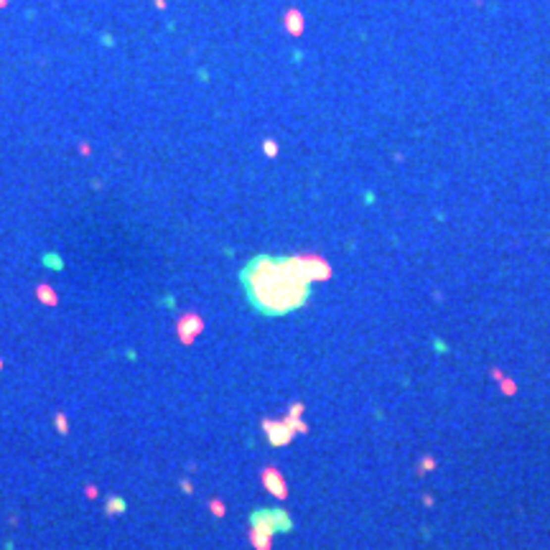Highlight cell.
Instances as JSON below:
<instances>
[{"instance_id":"30bf717a","label":"cell","mask_w":550,"mask_h":550,"mask_svg":"<svg viewBox=\"0 0 550 550\" xmlns=\"http://www.w3.org/2000/svg\"><path fill=\"white\" fill-rule=\"evenodd\" d=\"M54 428L59 431V436H69V418H66L64 410L54 413Z\"/></svg>"},{"instance_id":"d6986e66","label":"cell","mask_w":550,"mask_h":550,"mask_svg":"<svg viewBox=\"0 0 550 550\" xmlns=\"http://www.w3.org/2000/svg\"><path fill=\"white\" fill-rule=\"evenodd\" d=\"M0 372H3V357H0Z\"/></svg>"},{"instance_id":"52a82bcc","label":"cell","mask_w":550,"mask_h":550,"mask_svg":"<svg viewBox=\"0 0 550 550\" xmlns=\"http://www.w3.org/2000/svg\"><path fill=\"white\" fill-rule=\"evenodd\" d=\"M273 535L275 532L268 527V525H262V522H252L250 525V545L255 548V550H270L273 548Z\"/></svg>"},{"instance_id":"7a4b0ae2","label":"cell","mask_w":550,"mask_h":550,"mask_svg":"<svg viewBox=\"0 0 550 550\" xmlns=\"http://www.w3.org/2000/svg\"><path fill=\"white\" fill-rule=\"evenodd\" d=\"M288 262L293 265V270L303 278L306 283H324L331 278V265L316 252H298V255H288Z\"/></svg>"},{"instance_id":"9a60e30c","label":"cell","mask_w":550,"mask_h":550,"mask_svg":"<svg viewBox=\"0 0 550 550\" xmlns=\"http://www.w3.org/2000/svg\"><path fill=\"white\" fill-rule=\"evenodd\" d=\"M84 497H87V500H97V497H100V489H97L95 484H87V487H84Z\"/></svg>"},{"instance_id":"277c9868","label":"cell","mask_w":550,"mask_h":550,"mask_svg":"<svg viewBox=\"0 0 550 550\" xmlns=\"http://www.w3.org/2000/svg\"><path fill=\"white\" fill-rule=\"evenodd\" d=\"M260 425H262V433H265V438H268V443L275 446V449L288 446V443L296 438V431L291 428V423H288L286 415H283V418H262Z\"/></svg>"},{"instance_id":"8992f818","label":"cell","mask_w":550,"mask_h":550,"mask_svg":"<svg viewBox=\"0 0 550 550\" xmlns=\"http://www.w3.org/2000/svg\"><path fill=\"white\" fill-rule=\"evenodd\" d=\"M252 522L268 525L273 532H288L293 527L291 514L283 512V509H257V512H252Z\"/></svg>"},{"instance_id":"ac0fdd59","label":"cell","mask_w":550,"mask_h":550,"mask_svg":"<svg viewBox=\"0 0 550 550\" xmlns=\"http://www.w3.org/2000/svg\"><path fill=\"white\" fill-rule=\"evenodd\" d=\"M492 377H494V380H502L504 372H502V369H492Z\"/></svg>"},{"instance_id":"2e32d148","label":"cell","mask_w":550,"mask_h":550,"mask_svg":"<svg viewBox=\"0 0 550 550\" xmlns=\"http://www.w3.org/2000/svg\"><path fill=\"white\" fill-rule=\"evenodd\" d=\"M262 150L268 153V155H275V153H278V146L273 143V140H265V143H262Z\"/></svg>"},{"instance_id":"5bb4252c","label":"cell","mask_w":550,"mask_h":550,"mask_svg":"<svg viewBox=\"0 0 550 550\" xmlns=\"http://www.w3.org/2000/svg\"><path fill=\"white\" fill-rule=\"evenodd\" d=\"M436 469V458L433 456H423L420 458V466H418V471L420 474H425V471H433Z\"/></svg>"},{"instance_id":"ba28073f","label":"cell","mask_w":550,"mask_h":550,"mask_svg":"<svg viewBox=\"0 0 550 550\" xmlns=\"http://www.w3.org/2000/svg\"><path fill=\"white\" fill-rule=\"evenodd\" d=\"M33 296H36L39 303H44V306H49V308H56V306H59V293L51 288L49 283H39L36 291H33Z\"/></svg>"},{"instance_id":"4fadbf2b","label":"cell","mask_w":550,"mask_h":550,"mask_svg":"<svg viewBox=\"0 0 550 550\" xmlns=\"http://www.w3.org/2000/svg\"><path fill=\"white\" fill-rule=\"evenodd\" d=\"M303 413H306V405L303 402H293L291 407H288V418H303Z\"/></svg>"},{"instance_id":"9c48e42d","label":"cell","mask_w":550,"mask_h":550,"mask_svg":"<svg viewBox=\"0 0 550 550\" xmlns=\"http://www.w3.org/2000/svg\"><path fill=\"white\" fill-rule=\"evenodd\" d=\"M125 512V500L122 497H107V502H104V514L107 517H117V514H122Z\"/></svg>"},{"instance_id":"e0dca14e","label":"cell","mask_w":550,"mask_h":550,"mask_svg":"<svg viewBox=\"0 0 550 550\" xmlns=\"http://www.w3.org/2000/svg\"><path fill=\"white\" fill-rule=\"evenodd\" d=\"M179 487H181V492H186V494H194V484L189 482V479H181V482H179Z\"/></svg>"},{"instance_id":"8fae6325","label":"cell","mask_w":550,"mask_h":550,"mask_svg":"<svg viewBox=\"0 0 550 550\" xmlns=\"http://www.w3.org/2000/svg\"><path fill=\"white\" fill-rule=\"evenodd\" d=\"M209 512L214 514V517H224V514H227V504L219 500V497H214V500H209Z\"/></svg>"},{"instance_id":"5b68a950","label":"cell","mask_w":550,"mask_h":550,"mask_svg":"<svg viewBox=\"0 0 550 550\" xmlns=\"http://www.w3.org/2000/svg\"><path fill=\"white\" fill-rule=\"evenodd\" d=\"M260 484L268 494H273L275 500H286L288 497V482H286V476H283V471L278 466H262Z\"/></svg>"},{"instance_id":"7c38bea8","label":"cell","mask_w":550,"mask_h":550,"mask_svg":"<svg viewBox=\"0 0 550 550\" xmlns=\"http://www.w3.org/2000/svg\"><path fill=\"white\" fill-rule=\"evenodd\" d=\"M500 382H502V385H500V387H502V395H509V398H512L514 393H517V382H514L512 377H502Z\"/></svg>"},{"instance_id":"6da1fadb","label":"cell","mask_w":550,"mask_h":550,"mask_svg":"<svg viewBox=\"0 0 550 550\" xmlns=\"http://www.w3.org/2000/svg\"><path fill=\"white\" fill-rule=\"evenodd\" d=\"M240 278L247 300L265 316H286L311 298V283L293 270L288 257L260 255L245 265Z\"/></svg>"},{"instance_id":"3957f363","label":"cell","mask_w":550,"mask_h":550,"mask_svg":"<svg viewBox=\"0 0 550 550\" xmlns=\"http://www.w3.org/2000/svg\"><path fill=\"white\" fill-rule=\"evenodd\" d=\"M204 316L197 311H184L179 318H176V339H179L184 347H191L194 342L201 336L204 331Z\"/></svg>"}]
</instances>
